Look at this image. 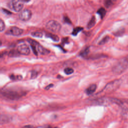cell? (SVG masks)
Instances as JSON below:
<instances>
[{
	"instance_id": "1",
	"label": "cell",
	"mask_w": 128,
	"mask_h": 128,
	"mask_svg": "<svg viewBox=\"0 0 128 128\" xmlns=\"http://www.w3.org/2000/svg\"><path fill=\"white\" fill-rule=\"evenodd\" d=\"M128 68V56H124L119 60L112 67L114 73L120 74L124 72Z\"/></svg>"
},
{
	"instance_id": "2",
	"label": "cell",
	"mask_w": 128,
	"mask_h": 128,
	"mask_svg": "<svg viewBox=\"0 0 128 128\" xmlns=\"http://www.w3.org/2000/svg\"><path fill=\"white\" fill-rule=\"evenodd\" d=\"M2 95L10 100H18L24 95V92L14 89H6L2 92Z\"/></svg>"
},
{
	"instance_id": "3",
	"label": "cell",
	"mask_w": 128,
	"mask_h": 128,
	"mask_svg": "<svg viewBox=\"0 0 128 128\" xmlns=\"http://www.w3.org/2000/svg\"><path fill=\"white\" fill-rule=\"evenodd\" d=\"M116 104L118 105H121L122 104V102L115 98H108V97H102L98 98L94 100V104L97 105L107 106L112 104Z\"/></svg>"
},
{
	"instance_id": "4",
	"label": "cell",
	"mask_w": 128,
	"mask_h": 128,
	"mask_svg": "<svg viewBox=\"0 0 128 128\" xmlns=\"http://www.w3.org/2000/svg\"><path fill=\"white\" fill-rule=\"evenodd\" d=\"M46 28L50 31L54 32H58L61 28V24L55 20H50L46 24Z\"/></svg>"
},
{
	"instance_id": "5",
	"label": "cell",
	"mask_w": 128,
	"mask_h": 128,
	"mask_svg": "<svg viewBox=\"0 0 128 128\" xmlns=\"http://www.w3.org/2000/svg\"><path fill=\"white\" fill-rule=\"evenodd\" d=\"M121 80H118L108 84L104 88V90L105 92H110L116 90L120 85Z\"/></svg>"
},
{
	"instance_id": "6",
	"label": "cell",
	"mask_w": 128,
	"mask_h": 128,
	"mask_svg": "<svg viewBox=\"0 0 128 128\" xmlns=\"http://www.w3.org/2000/svg\"><path fill=\"white\" fill-rule=\"evenodd\" d=\"M16 51L18 54L27 56L30 53V50L28 46L26 44H21L18 46Z\"/></svg>"
},
{
	"instance_id": "7",
	"label": "cell",
	"mask_w": 128,
	"mask_h": 128,
	"mask_svg": "<svg viewBox=\"0 0 128 128\" xmlns=\"http://www.w3.org/2000/svg\"><path fill=\"white\" fill-rule=\"evenodd\" d=\"M32 12L28 10L25 9L22 10L19 14V18L22 21H28L32 17Z\"/></svg>"
},
{
	"instance_id": "8",
	"label": "cell",
	"mask_w": 128,
	"mask_h": 128,
	"mask_svg": "<svg viewBox=\"0 0 128 128\" xmlns=\"http://www.w3.org/2000/svg\"><path fill=\"white\" fill-rule=\"evenodd\" d=\"M23 32L24 30L16 26H13L10 27L8 30L6 31V34L14 36H18L21 35Z\"/></svg>"
},
{
	"instance_id": "9",
	"label": "cell",
	"mask_w": 128,
	"mask_h": 128,
	"mask_svg": "<svg viewBox=\"0 0 128 128\" xmlns=\"http://www.w3.org/2000/svg\"><path fill=\"white\" fill-rule=\"evenodd\" d=\"M11 8L16 12H20L22 10L24 6L22 0H12L11 1Z\"/></svg>"
},
{
	"instance_id": "10",
	"label": "cell",
	"mask_w": 128,
	"mask_h": 128,
	"mask_svg": "<svg viewBox=\"0 0 128 128\" xmlns=\"http://www.w3.org/2000/svg\"><path fill=\"white\" fill-rule=\"evenodd\" d=\"M28 41L30 44V45L32 48V50L34 54L35 55L37 56L38 54V52L37 51V46L38 43L37 42L35 41L34 40H32L30 38L28 39Z\"/></svg>"
},
{
	"instance_id": "11",
	"label": "cell",
	"mask_w": 128,
	"mask_h": 128,
	"mask_svg": "<svg viewBox=\"0 0 128 128\" xmlns=\"http://www.w3.org/2000/svg\"><path fill=\"white\" fill-rule=\"evenodd\" d=\"M37 51H38V53L40 54H42V55L48 54L50 52V50H48L46 48H44L40 44H38V46H37Z\"/></svg>"
},
{
	"instance_id": "12",
	"label": "cell",
	"mask_w": 128,
	"mask_h": 128,
	"mask_svg": "<svg viewBox=\"0 0 128 128\" xmlns=\"http://www.w3.org/2000/svg\"><path fill=\"white\" fill-rule=\"evenodd\" d=\"M96 88V86L95 84H92L91 85H90L86 90V92L87 94L88 95H90L92 94H93Z\"/></svg>"
},
{
	"instance_id": "13",
	"label": "cell",
	"mask_w": 128,
	"mask_h": 128,
	"mask_svg": "<svg viewBox=\"0 0 128 128\" xmlns=\"http://www.w3.org/2000/svg\"><path fill=\"white\" fill-rule=\"evenodd\" d=\"M12 120V118L9 116L2 114L0 116V124H4L6 123H8L10 122Z\"/></svg>"
},
{
	"instance_id": "14",
	"label": "cell",
	"mask_w": 128,
	"mask_h": 128,
	"mask_svg": "<svg viewBox=\"0 0 128 128\" xmlns=\"http://www.w3.org/2000/svg\"><path fill=\"white\" fill-rule=\"evenodd\" d=\"M46 36L52 39V40L54 42H58L59 40V38L58 36L51 34V33H47L46 34Z\"/></svg>"
},
{
	"instance_id": "15",
	"label": "cell",
	"mask_w": 128,
	"mask_h": 128,
	"mask_svg": "<svg viewBox=\"0 0 128 128\" xmlns=\"http://www.w3.org/2000/svg\"><path fill=\"white\" fill-rule=\"evenodd\" d=\"M95 24H96V18H95V17L94 16H93L92 17V18H90V20L88 23L86 27L90 29V28H92V27H93L94 26Z\"/></svg>"
},
{
	"instance_id": "16",
	"label": "cell",
	"mask_w": 128,
	"mask_h": 128,
	"mask_svg": "<svg viewBox=\"0 0 128 128\" xmlns=\"http://www.w3.org/2000/svg\"><path fill=\"white\" fill-rule=\"evenodd\" d=\"M97 13L100 16L101 18H102L106 14V10L104 8H100L97 11Z\"/></svg>"
},
{
	"instance_id": "17",
	"label": "cell",
	"mask_w": 128,
	"mask_h": 128,
	"mask_svg": "<svg viewBox=\"0 0 128 128\" xmlns=\"http://www.w3.org/2000/svg\"><path fill=\"white\" fill-rule=\"evenodd\" d=\"M83 30V28L82 27H76L75 28L72 32V34L73 36H76L79 32H80L81 30Z\"/></svg>"
},
{
	"instance_id": "18",
	"label": "cell",
	"mask_w": 128,
	"mask_h": 128,
	"mask_svg": "<svg viewBox=\"0 0 128 128\" xmlns=\"http://www.w3.org/2000/svg\"><path fill=\"white\" fill-rule=\"evenodd\" d=\"M32 36L36 38H42L43 36V34L40 32H34L31 33Z\"/></svg>"
},
{
	"instance_id": "19",
	"label": "cell",
	"mask_w": 128,
	"mask_h": 128,
	"mask_svg": "<svg viewBox=\"0 0 128 128\" xmlns=\"http://www.w3.org/2000/svg\"><path fill=\"white\" fill-rule=\"evenodd\" d=\"M10 78L12 80H21L22 79V76L20 75H14V74H11L10 76Z\"/></svg>"
},
{
	"instance_id": "20",
	"label": "cell",
	"mask_w": 128,
	"mask_h": 128,
	"mask_svg": "<svg viewBox=\"0 0 128 128\" xmlns=\"http://www.w3.org/2000/svg\"><path fill=\"white\" fill-rule=\"evenodd\" d=\"M74 69L71 68H66L64 70V73L68 75L70 74H72L74 72Z\"/></svg>"
},
{
	"instance_id": "21",
	"label": "cell",
	"mask_w": 128,
	"mask_h": 128,
	"mask_svg": "<svg viewBox=\"0 0 128 128\" xmlns=\"http://www.w3.org/2000/svg\"><path fill=\"white\" fill-rule=\"evenodd\" d=\"M109 40V37L108 36H106L104 38L98 43L99 44H106Z\"/></svg>"
},
{
	"instance_id": "22",
	"label": "cell",
	"mask_w": 128,
	"mask_h": 128,
	"mask_svg": "<svg viewBox=\"0 0 128 128\" xmlns=\"http://www.w3.org/2000/svg\"><path fill=\"white\" fill-rule=\"evenodd\" d=\"M5 28V24L2 20H0V31L2 32Z\"/></svg>"
},
{
	"instance_id": "23",
	"label": "cell",
	"mask_w": 128,
	"mask_h": 128,
	"mask_svg": "<svg viewBox=\"0 0 128 128\" xmlns=\"http://www.w3.org/2000/svg\"><path fill=\"white\" fill-rule=\"evenodd\" d=\"M88 52H89V48H87L86 49H85L82 52H81V56H86L88 54Z\"/></svg>"
},
{
	"instance_id": "24",
	"label": "cell",
	"mask_w": 128,
	"mask_h": 128,
	"mask_svg": "<svg viewBox=\"0 0 128 128\" xmlns=\"http://www.w3.org/2000/svg\"><path fill=\"white\" fill-rule=\"evenodd\" d=\"M38 73L36 71H32V74H31V78H34L37 76Z\"/></svg>"
},
{
	"instance_id": "25",
	"label": "cell",
	"mask_w": 128,
	"mask_h": 128,
	"mask_svg": "<svg viewBox=\"0 0 128 128\" xmlns=\"http://www.w3.org/2000/svg\"><path fill=\"white\" fill-rule=\"evenodd\" d=\"M124 32V30L122 29V30H118V31L116 32V36H120V35L122 34Z\"/></svg>"
},
{
	"instance_id": "26",
	"label": "cell",
	"mask_w": 128,
	"mask_h": 128,
	"mask_svg": "<svg viewBox=\"0 0 128 128\" xmlns=\"http://www.w3.org/2000/svg\"><path fill=\"white\" fill-rule=\"evenodd\" d=\"M112 2L110 1V0L106 1V2H105V5H106L107 7L110 6V5H112Z\"/></svg>"
},
{
	"instance_id": "27",
	"label": "cell",
	"mask_w": 128,
	"mask_h": 128,
	"mask_svg": "<svg viewBox=\"0 0 128 128\" xmlns=\"http://www.w3.org/2000/svg\"><path fill=\"white\" fill-rule=\"evenodd\" d=\"M22 128H36V127H34V126L32 125H26L24 126Z\"/></svg>"
},
{
	"instance_id": "28",
	"label": "cell",
	"mask_w": 128,
	"mask_h": 128,
	"mask_svg": "<svg viewBox=\"0 0 128 128\" xmlns=\"http://www.w3.org/2000/svg\"><path fill=\"white\" fill-rule=\"evenodd\" d=\"M64 22H67V23H71L70 21V20L69 18L67 17H64Z\"/></svg>"
},
{
	"instance_id": "29",
	"label": "cell",
	"mask_w": 128,
	"mask_h": 128,
	"mask_svg": "<svg viewBox=\"0 0 128 128\" xmlns=\"http://www.w3.org/2000/svg\"><path fill=\"white\" fill-rule=\"evenodd\" d=\"M52 86H53V84H50L49 85L47 86L45 88V89H46V90H48V89H50L51 87H52Z\"/></svg>"
},
{
	"instance_id": "30",
	"label": "cell",
	"mask_w": 128,
	"mask_h": 128,
	"mask_svg": "<svg viewBox=\"0 0 128 128\" xmlns=\"http://www.w3.org/2000/svg\"><path fill=\"white\" fill-rule=\"evenodd\" d=\"M2 10H3V11H4V12L5 13H6V14H11V12H9V11H8V10H6V9H4V8H2Z\"/></svg>"
}]
</instances>
